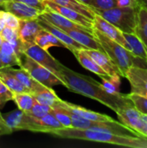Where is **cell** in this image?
Returning a JSON list of instances; mask_svg holds the SVG:
<instances>
[{"label": "cell", "mask_w": 147, "mask_h": 148, "mask_svg": "<svg viewBox=\"0 0 147 148\" xmlns=\"http://www.w3.org/2000/svg\"><path fill=\"white\" fill-rule=\"evenodd\" d=\"M59 78L63 82L64 87L70 91L94 99L115 113L120 108L133 104L126 95H122L121 93L111 95L103 89L101 83L92 77L75 72L64 65L62 66Z\"/></svg>", "instance_id": "obj_1"}, {"label": "cell", "mask_w": 147, "mask_h": 148, "mask_svg": "<svg viewBox=\"0 0 147 148\" xmlns=\"http://www.w3.org/2000/svg\"><path fill=\"white\" fill-rule=\"evenodd\" d=\"M48 134L62 139L83 140L131 148H147V138L133 135L116 134L110 132L80 128H61L49 131Z\"/></svg>", "instance_id": "obj_2"}, {"label": "cell", "mask_w": 147, "mask_h": 148, "mask_svg": "<svg viewBox=\"0 0 147 148\" xmlns=\"http://www.w3.org/2000/svg\"><path fill=\"white\" fill-rule=\"evenodd\" d=\"M93 35L101 45L104 52L119 68L123 77H125L126 70L131 67H139L147 69L146 61L134 56L130 50L126 49L125 47L119 44L115 41L108 38L94 27Z\"/></svg>", "instance_id": "obj_3"}, {"label": "cell", "mask_w": 147, "mask_h": 148, "mask_svg": "<svg viewBox=\"0 0 147 148\" xmlns=\"http://www.w3.org/2000/svg\"><path fill=\"white\" fill-rule=\"evenodd\" d=\"M139 7H113L108 10H95L107 21L113 24L123 33H135Z\"/></svg>", "instance_id": "obj_4"}, {"label": "cell", "mask_w": 147, "mask_h": 148, "mask_svg": "<svg viewBox=\"0 0 147 148\" xmlns=\"http://www.w3.org/2000/svg\"><path fill=\"white\" fill-rule=\"evenodd\" d=\"M20 68L24 69L36 81H37L41 84L48 88H52L54 85H63V82L56 75H55L47 68L37 63L28 56L23 54L20 57Z\"/></svg>", "instance_id": "obj_5"}, {"label": "cell", "mask_w": 147, "mask_h": 148, "mask_svg": "<svg viewBox=\"0 0 147 148\" xmlns=\"http://www.w3.org/2000/svg\"><path fill=\"white\" fill-rule=\"evenodd\" d=\"M5 124L12 130H28L36 133H46L44 127L38 122L37 118L29 115L20 109L13 110L5 114H2Z\"/></svg>", "instance_id": "obj_6"}, {"label": "cell", "mask_w": 147, "mask_h": 148, "mask_svg": "<svg viewBox=\"0 0 147 148\" xmlns=\"http://www.w3.org/2000/svg\"><path fill=\"white\" fill-rule=\"evenodd\" d=\"M116 114L120 122L133 130L139 136L147 138V121L133 104L120 108Z\"/></svg>", "instance_id": "obj_7"}, {"label": "cell", "mask_w": 147, "mask_h": 148, "mask_svg": "<svg viewBox=\"0 0 147 148\" xmlns=\"http://www.w3.org/2000/svg\"><path fill=\"white\" fill-rule=\"evenodd\" d=\"M22 52L23 54L28 56L29 57L36 61L37 63L52 71L59 77L62 64L55 58H54L48 51H45L36 43H31L22 45Z\"/></svg>", "instance_id": "obj_8"}, {"label": "cell", "mask_w": 147, "mask_h": 148, "mask_svg": "<svg viewBox=\"0 0 147 148\" xmlns=\"http://www.w3.org/2000/svg\"><path fill=\"white\" fill-rule=\"evenodd\" d=\"M93 27L94 29H98L102 34H104L108 38L115 41L116 42H118L119 44L122 45L126 49L131 51V48H130L128 42H126V40L125 39L123 32L121 30H120L117 27H115L113 24H112L111 23L107 21L105 18H103L99 14L95 13V15H94V20H93Z\"/></svg>", "instance_id": "obj_9"}, {"label": "cell", "mask_w": 147, "mask_h": 148, "mask_svg": "<svg viewBox=\"0 0 147 148\" xmlns=\"http://www.w3.org/2000/svg\"><path fill=\"white\" fill-rule=\"evenodd\" d=\"M125 77L131 85V93L147 97V69L131 67L126 70Z\"/></svg>", "instance_id": "obj_10"}, {"label": "cell", "mask_w": 147, "mask_h": 148, "mask_svg": "<svg viewBox=\"0 0 147 148\" xmlns=\"http://www.w3.org/2000/svg\"><path fill=\"white\" fill-rule=\"evenodd\" d=\"M42 3L46 6V8L61 14L62 16L67 17L68 19L76 23H79L81 25H83L88 29H93V19L85 16L84 15L79 13L78 11L67 8L65 6L60 5L50 0H42Z\"/></svg>", "instance_id": "obj_11"}, {"label": "cell", "mask_w": 147, "mask_h": 148, "mask_svg": "<svg viewBox=\"0 0 147 148\" xmlns=\"http://www.w3.org/2000/svg\"><path fill=\"white\" fill-rule=\"evenodd\" d=\"M2 6L6 11L12 13L20 20L36 19L42 12V10L29 4L16 1H6L2 4Z\"/></svg>", "instance_id": "obj_12"}, {"label": "cell", "mask_w": 147, "mask_h": 148, "mask_svg": "<svg viewBox=\"0 0 147 148\" xmlns=\"http://www.w3.org/2000/svg\"><path fill=\"white\" fill-rule=\"evenodd\" d=\"M36 20H37L38 23L40 24V26L44 30L51 33L55 37H57L60 41H62L64 43L65 48L69 49L72 53H74L76 49L84 48L80 43H78L76 41H75L72 37H70L68 34H66L62 29H61L60 28H58V27L55 26L54 24H52L51 23H49L44 17H42L41 15L36 18Z\"/></svg>", "instance_id": "obj_13"}, {"label": "cell", "mask_w": 147, "mask_h": 148, "mask_svg": "<svg viewBox=\"0 0 147 148\" xmlns=\"http://www.w3.org/2000/svg\"><path fill=\"white\" fill-rule=\"evenodd\" d=\"M57 108H63V109H65V110H67L68 112H71V113H73L75 114H77V115H79V116H81V117H82L84 119L89 120V121H110V122L115 121L114 119H113L112 117H110L108 115L102 114H100V113H97V112H94V111H92V110L81 108L80 106L75 105L73 103L67 102V101H62V100H61V101L58 103Z\"/></svg>", "instance_id": "obj_14"}, {"label": "cell", "mask_w": 147, "mask_h": 148, "mask_svg": "<svg viewBox=\"0 0 147 148\" xmlns=\"http://www.w3.org/2000/svg\"><path fill=\"white\" fill-rule=\"evenodd\" d=\"M41 16L42 17H44L46 20H48L49 23H51L52 24H54L55 26L60 28L61 29H83V30H87L89 31L91 33H93V29H88L83 25H81L79 23H76L69 19H68L67 17L62 16L61 14L49 10L48 8H46L41 14Z\"/></svg>", "instance_id": "obj_15"}, {"label": "cell", "mask_w": 147, "mask_h": 148, "mask_svg": "<svg viewBox=\"0 0 147 148\" xmlns=\"http://www.w3.org/2000/svg\"><path fill=\"white\" fill-rule=\"evenodd\" d=\"M66 34H68L70 37H72L75 41L83 46L85 49H97L101 51H104L101 45L93 35V33L83 30V29H62Z\"/></svg>", "instance_id": "obj_16"}, {"label": "cell", "mask_w": 147, "mask_h": 148, "mask_svg": "<svg viewBox=\"0 0 147 148\" xmlns=\"http://www.w3.org/2000/svg\"><path fill=\"white\" fill-rule=\"evenodd\" d=\"M42 29V28L40 26L36 19L20 20V26L18 28V36L22 45L35 43V38L41 32Z\"/></svg>", "instance_id": "obj_17"}, {"label": "cell", "mask_w": 147, "mask_h": 148, "mask_svg": "<svg viewBox=\"0 0 147 148\" xmlns=\"http://www.w3.org/2000/svg\"><path fill=\"white\" fill-rule=\"evenodd\" d=\"M86 53L109 75H119L122 76V74L119 68L113 63V62L109 58V56L104 52L97 49H84Z\"/></svg>", "instance_id": "obj_18"}, {"label": "cell", "mask_w": 147, "mask_h": 148, "mask_svg": "<svg viewBox=\"0 0 147 148\" xmlns=\"http://www.w3.org/2000/svg\"><path fill=\"white\" fill-rule=\"evenodd\" d=\"M6 71L13 75L29 91V94L36 93L37 91L42 90L48 87L41 84L37 81H36L24 69L20 68V69H13L11 67H7L4 68Z\"/></svg>", "instance_id": "obj_19"}, {"label": "cell", "mask_w": 147, "mask_h": 148, "mask_svg": "<svg viewBox=\"0 0 147 148\" xmlns=\"http://www.w3.org/2000/svg\"><path fill=\"white\" fill-rule=\"evenodd\" d=\"M85 48L83 49H76L73 54L75 55V56L76 57V59L78 60V62H80V64L85 68L86 69L94 73L95 75H99L100 77H102V76H106V75H108L85 51L84 49Z\"/></svg>", "instance_id": "obj_20"}, {"label": "cell", "mask_w": 147, "mask_h": 148, "mask_svg": "<svg viewBox=\"0 0 147 148\" xmlns=\"http://www.w3.org/2000/svg\"><path fill=\"white\" fill-rule=\"evenodd\" d=\"M0 60L4 68L13 67L15 65L21 67V60L16 54L14 48L9 42L4 40L0 46Z\"/></svg>", "instance_id": "obj_21"}, {"label": "cell", "mask_w": 147, "mask_h": 148, "mask_svg": "<svg viewBox=\"0 0 147 148\" xmlns=\"http://www.w3.org/2000/svg\"><path fill=\"white\" fill-rule=\"evenodd\" d=\"M31 95L37 102L49 106L52 108H57L58 103L62 100L57 96V95L52 89V88H46L42 90L37 91Z\"/></svg>", "instance_id": "obj_22"}, {"label": "cell", "mask_w": 147, "mask_h": 148, "mask_svg": "<svg viewBox=\"0 0 147 148\" xmlns=\"http://www.w3.org/2000/svg\"><path fill=\"white\" fill-rule=\"evenodd\" d=\"M0 82L3 83L11 92L14 93H29L27 88L4 68L0 69Z\"/></svg>", "instance_id": "obj_23"}, {"label": "cell", "mask_w": 147, "mask_h": 148, "mask_svg": "<svg viewBox=\"0 0 147 148\" xmlns=\"http://www.w3.org/2000/svg\"><path fill=\"white\" fill-rule=\"evenodd\" d=\"M41 1H42V0H41ZM50 1H53L55 3H56L60 5L65 6L67 8L75 10L78 11L79 13L84 15L85 16L94 20L95 12L93 10V8H91L88 5L84 4L83 3L80 2L79 0H50Z\"/></svg>", "instance_id": "obj_24"}, {"label": "cell", "mask_w": 147, "mask_h": 148, "mask_svg": "<svg viewBox=\"0 0 147 148\" xmlns=\"http://www.w3.org/2000/svg\"><path fill=\"white\" fill-rule=\"evenodd\" d=\"M123 35L131 48V52L134 56L147 62L146 49L137 35L135 33H123Z\"/></svg>", "instance_id": "obj_25"}, {"label": "cell", "mask_w": 147, "mask_h": 148, "mask_svg": "<svg viewBox=\"0 0 147 148\" xmlns=\"http://www.w3.org/2000/svg\"><path fill=\"white\" fill-rule=\"evenodd\" d=\"M135 34L143 42L147 50V10L144 8L139 9Z\"/></svg>", "instance_id": "obj_26"}, {"label": "cell", "mask_w": 147, "mask_h": 148, "mask_svg": "<svg viewBox=\"0 0 147 148\" xmlns=\"http://www.w3.org/2000/svg\"><path fill=\"white\" fill-rule=\"evenodd\" d=\"M12 101L16 104L18 109L26 113L31 109L36 101L32 95L29 93H14L12 95Z\"/></svg>", "instance_id": "obj_27"}, {"label": "cell", "mask_w": 147, "mask_h": 148, "mask_svg": "<svg viewBox=\"0 0 147 148\" xmlns=\"http://www.w3.org/2000/svg\"><path fill=\"white\" fill-rule=\"evenodd\" d=\"M102 79L101 86L104 90L111 95H119L120 92V75H106L101 77Z\"/></svg>", "instance_id": "obj_28"}, {"label": "cell", "mask_w": 147, "mask_h": 148, "mask_svg": "<svg viewBox=\"0 0 147 148\" xmlns=\"http://www.w3.org/2000/svg\"><path fill=\"white\" fill-rule=\"evenodd\" d=\"M37 121L42 125V127H44L46 134H48L51 130L63 128L62 125L57 121V119L54 116L52 113H49L42 118H37Z\"/></svg>", "instance_id": "obj_29"}, {"label": "cell", "mask_w": 147, "mask_h": 148, "mask_svg": "<svg viewBox=\"0 0 147 148\" xmlns=\"http://www.w3.org/2000/svg\"><path fill=\"white\" fill-rule=\"evenodd\" d=\"M126 95L131 100L133 107L139 113L147 115V97L135 94V93H129Z\"/></svg>", "instance_id": "obj_30"}, {"label": "cell", "mask_w": 147, "mask_h": 148, "mask_svg": "<svg viewBox=\"0 0 147 148\" xmlns=\"http://www.w3.org/2000/svg\"><path fill=\"white\" fill-rule=\"evenodd\" d=\"M51 113L54 114V116L57 119V121L62 125V127L64 128L72 127L71 118L67 110H65L63 108H52Z\"/></svg>", "instance_id": "obj_31"}, {"label": "cell", "mask_w": 147, "mask_h": 148, "mask_svg": "<svg viewBox=\"0 0 147 148\" xmlns=\"http://www.w3.org/2000/svg\"><path fill=\"white\" fill-rule=\"evenodd\" d=\"M51 112H52V108L46 106V105H43V104H41L36 101L34 102L31 109L27 113L35 118H42V116H44L47 114L51 113Z\"/></svg>", "instance_id": "obj_32"}, {"label": "cell", "mask_w": 147, "mask_h": 148, "mask_svg": "<svg viewBox=\"0 0 147 148\" xmlns=\"http://www.w3.org/2000/svg\"><path fill=\"white\" fill-rule=\"evenodd\" d=\"M34 42L38 45L40 48H42V49H44L45 51H48L49 49V48L52 47V45L50 44L47 34H46V30H44L43 29L41 30V32L36 36Z\"/></svg>", "instance_id": "obj_33"}, {"label": "cell", "mask_w": 147, "mask_h": 148, "mask_svg": "<svg viewBox=\"0 0 147 148\" xmlns=\"http://www.w3.org/2000/svg\"><path fill=\"white\" fill-rule=\"evenodd\" d=\"M12 92L0 82V108H3L8 101H12Z\"/></svg>", "instance_id": "obj_34"}, {"label": "cell", "mask_w": 147, "mask_h": 148, "mask_svg": "<svg viewBox=\"0 0 147 148\" xmlns=\"http://www.w3.org/2000/svg\"><path fill=\"white\" fill-rule=\"evenodd\" d=\"M3 20L5 23V26L18 29L20 26V19L17 18L12 13L8 11H3Z\"/></svg>", "instance_id": "obj_35"}, {"label": "cell", "mask_w": 147, "mask_h": 148, "mask_svg": "<svg viewBox=\"0 0 147 148\" xmlns=\"http://www.w3.org/2000/svg\"><path fill=\"white\" fill-rule=\"evenodd\" d=\"M115 6V0H92L91 4V7L95 10H108Z\"/></svg>", "instance_id": "obj_36"}, {"label": "cell", "mask_w": 147, "mask_h": 148, "mask_svg": "<svg viewBox=\"0 0 147 148\" xmlns=\"http://www.w3.org/2000/svg\"><path fill=\"white\" fill-rule=\"evenodd\" d=\"M7 1H16V2L23 3L29 4L32 7H35L42 11H43L46 9V6L43 4L42 1H41V0H7Z\"/></svg>", "instance_id": "obj_37"}, {"label": "cell", "mask_w": 147, "mask_h": 148, "mask_svg": "<svg viewBox=\"0 0 147 148\" xmlns=\"http://www.w3.org/2000/svg\"><path fill=\"white\" fill-rule=\"evenodd\" d=\"M115 3H116V6L118 7H137L138 6L136 0H115Z\"/></svg>", "instance_id": "obj_38"}, {"label": "cell", "mask_w": 147, "mask_h": 148, "mask_svg": "<svg viewBox=\"0 0 147 148\" xmlns=\"http://www.w3.org/2000/svg\"><path fill=\"white\" fill-rule=\"evenodd\" d=\"M13 131L5 124L4 121L0 118V135L3 134H10Z\"/></svg>", "instance_id": "obj_39"}, {"label": "cell", "mask_w": 147, "mask_h": 148, "mask_svg": "<svg viewBox=\"0 0 147 148\" xmlns=\"http://www.w3.org/2000/svg\"><path fill=\"white\" fill-rule=\"evenodd\" d=\"M5 27V23L3 20V10H0V33Z\"/></svg>", "instance_id": "obj_40"}, {"label": "cell", "mask_w": 147, "mask_h": 148, "mask_svg": "<svg viewBox=\"0 0 147 148\" xmlns=\"http://www.w3.org/2000/svg\"><path fill=\"white\" fill-rule=\"evenodd\" d=\"M136 3L139 8H144L147 10V0H136Z\"/></svg>", "instance_id": "obj_41"}, {"label": "cell", "mask_w": 147, "mask_h": 148, "mask_svg": "<svg viewBox=\"0 0 147 148\" xmlns=\"http://www.w3.org/2000/svg\"><path fill=\"white\" fill-rule=\"evenodd\" d=\"M80 2H81V3H83L84 4H86V5H88V6H90L91 7V4H92V0H79ZM92 8V7H91Z\"/></svg>", "instance_id": "obj_42"}, {"label": "cell", "mask_w": 147, "mask_h": 148, "mask_svg": "<svg viewBox=\"0 0 147 148\" xmlns=\"http://www.w3.org/2000/svg\"><path fill=\"white\" fill-rule=\"evenodd\" d=\"M3 68H4V66H3V64L2 63L1 60H0V69H3Z\"/></svg>", "instance_id": "obj_43"}, {"label": "cell", "mask_w": 147, "mask_h": 148, "mask_svg": "<svg viewBox=\"0 0 147 148\" xmlns=\"http://www.w3.org/2000/svg\"><path fill=\"white\" fill-rule=\"evenodd\" d=\"M3 37L1 36V34H0V46H1V44H2V42H3Z\"/></svg>", "instance_id": "obj_44"}, {"label": "cell", "mask_w": 147, "mask_h": 148, "mask_svg": "<svg viewBox=\"0 0 147 148\" xmlns=\"http://www.w3.org/2000/svg\"><path fill=\"white\" fill-rule=\"evenodd\" d=\"M7 0H0V5H2L4 2H6Z\"/></svg>", "instance_id": "obj_45"}, {"label": "cell", "mask_w": 147, "mask_h": 148, "mask_svg": "<svg viewBox=\"0 0 147 148\" xmlns=\"http://www.w3.org/2000/svg\"><path fill=\"white\" fill-rule=\"evenodd\" d=\"M0 118H2V119H3V116H2V114H1V111H0Z\"/></svg>", "instance_id": "obj_46"}]
</instances>
